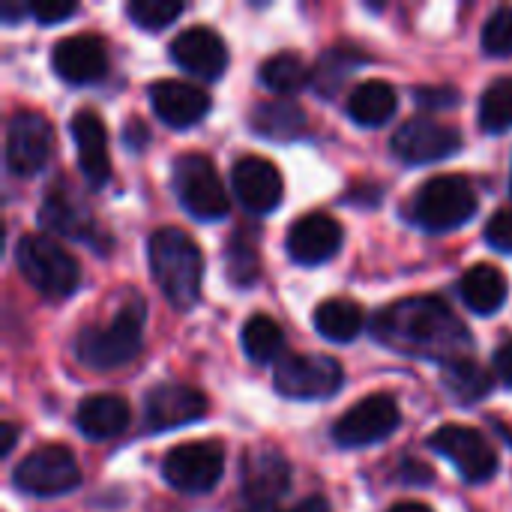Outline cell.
<instances>
[{
    "label": "cell",
    "mask_w": 512,
    "mask_h": 512,
    "mask_svg": "<svg viewBox=\"0 0 512 512\" xmlns=\"http://www.w3.org/2000/svg\"><path fill=\"white\" fill-rule=\"evenodd\" d=\"M372 333L399 354L438 360L441 366L462 360L471 351L468 327L438 297H411L381 309L372 321Z\"/></svg>",
    "instance_id": "6da1fadb"
},
{
    "label": "cell",
    "mask_w": 512,
    "mask_h": 512,
    "mask_svg": "<svg viewBox=\"0 0 512 512\" xmlns=\"http://www.w3.org/2000/svg\"><path fill=\"white\" fill-rule=\"evenodd\" d=\"M147 258L162 297L177 312L192 309L201 297L204 279L201 246L183 228H159L147 243Z\"/></svg>",
    "instance_id": "7a4b0ae2"
},
{
    "label": "cell",
    "mask_w": 512,
    "mask_h": 512,
    "mask_svg": "<svg viewBox=\"0 0 512 512\" xmlns=\"http://www.w3.org/2000/svg\"><path fill=\"white\" fill-rule=\"evenodd\" d=\"M144 300L129 294L117 315L102 327H84L75 339V357L81 366L96 372H111L129 366L144 348Z\"/></svg>",
    "instance_id": "3957f363"
},
{
    "label": "cell",
    "mask_w": 512,
    "mask_h": 512,
    "mask_svg": "<svg viewBox=\"0 0 512 512\" xmlns=\"http://www.w3.org/2000/svg\"><path fill=\"white\" fill-rule=\"evenodd\" d=\"M15 264L21 276L51 300L75 294L81 282V267L72 258V252L45 234H24L15 246Z\"/></svg>",
    "instance_id": "277c9868"
},
{
    "label": "cell",
    "mask_w": 512,
    "mask_h": 512,
    "mask_svg": "<svg viewBox=\"0 0 512 512\" xmlns=\"http://www.w3.org/2000/svg\"><path fill=\"white\" fill-rule=\"evenodd\" d=\"M408 213L426 231H456L477 213V189L459 174L432 177L417 189Z\"/></svg>",
    "instance_id": "5b68a950"
},
{
    "label": "cell",
    "mask_w": 512,
    "mask_h": 512,
    "mask_svg": "<svg viewBox=\"0 0 512 512\" xmlns=\"http://www.w3.org/2000/svg\"><path fill=\"white\" fill-rule=\"evenodd\" d=\"M345 369L327 354H288L276 363L273 384L288 399H330L342 390Z\"/></svg>",
    "instance_id": "8992f818"
},
{
    "label": "cell",
    "mask_w": 512,
    "mask_h": 512,
    "mask_svg": "<svg viewBox=\"0 0 512 512\" xmlns=\"http://www.w3.org/2000/svg\"><path fill=\"white\" fill-rule=\"evenodd\" d=\"M174 192L198 219H222L228 213V192L204 153H183L174 162Z\"/></svg>",
    "instance_id": "52a82bcc"
},
{
    "label": "cell",
    "mask_w": 512,
    "mask_h": 512,
    "mask_svg": "<svg viewBox=\"0 0 512 512\" xmlns=\"http://www.w3.org/2000/svg\"><path fill=\"white\" fill-rule=\"evenodd\" d=\"M15 486L36 498H57L81 483V468L69 447L48 444L33 450L15 465Z\"/></svg>",
    "instance_id": "ba28073f"
},
{
    "label": "cell",
    "mask_w": 512,
    "mask_h": 512,
    "mask_svg": "<svg viewBox=\"0 0 512 512\" xmlns=\"http://www.w3.org/2000/svg\"><path fill=\"white\" fill-rule=\"evenodd\" d=\"M402 423L399 402L390 393H372L351 405L333 426V441L339 447H369L390 438Z\"/></svg>",
    "instance_id": "9c48e42d"
},
{
    "label": "cell",
    "mask_w": 512,
    "mask_h": 512,
    "mask_svg": "<svg viewBox=\"0 0 512 512\" xmlns=\"http://www.w3.org/2000/svg\"><path fill=\"white\" fill-rule=\"evenodd\" d=\"M222 471H225V450L216 441L180 444L168 450L162 459V477L168 480V486L189 495L210 492L222 480Z\"/></svg>",
    "instance_id": "30bf717a"
},
{
    "label": "cell",
    "mask_w": 512,
    "mask_h": 512,
    "mask_svg": "<svg viewBox=\"0 0 512 512\" xmlns=\"http://www.w3.org/2000/svg\"><path fill=\"white\" fill-rule=\"evenodd\" d=\"M429 447L450 459L468 483H486L498 474V453L474 426L447 423L429 438Z\"/></svg>",
    "instance_id": "8fae6325"
},
{
    "label": "cell",
    "mask_w": 512,
    "mask_h": 512,
    "mask_svg": "<svg viewBox=\"0 0 512 512\" xmlns=\"http://www.w3.org/2000/svg\"><path fill=\"white\" fill-rule=\"evenodd\" d=\"M54 153V126L39 111H18L6 126V168L15 177H30Z\"/></svg>",
    "instance_id": "7c38bea8"
},
{
    "label": "cell",
    "mask_w": 512,
    "mask_h": 512,
    "mask_svg": "<svg viewBox=\"0 0 512 512\" xmlns=\"http://www.w3.org/2000/svg\"><path fill=\"white\" fill-rule=\"evenodd\" d=\"M462 147V135L456 126L432 120V117H414L402 123L393 135V153L408 165H426L441 162L453 156Z\"/></svg>",
    "instance_id": "4fadbf2b"
},
{
    "label": "cell",
    "mask_w": 512,
    "mask_h": 512,
    "mask_svg": "<svg viewBox=\"0 0 512 512\" xmlns=\"http://www.w3.org/2000/svg\"><path fill=\"white\" fill-rule=\"evenodd\" d=\"M39 222L54 231V234H63V237H75V240H84V243H105L108 234L99 231V222L96 216L90 213V207L75 195L72 186H66V180H57L42 207H39Z\"/></svg>",
    "instance_id": "5bb4252c"
},
{
    "label": "cell",
    "mask_w": 512,
    "mask_h": 512,
    "mask_svg": "<svg viewBox=\"0 0 512 512\" xmlns=\"http://www.w3.org/2000/svg\"><path fill=\"white\" fill-rule=\"evenodd\" d=\"M207 414V396L192 384H156L144 396V426L150 432H168L195 423Z\"/></svg>",
    "instance_id": "9a60e30c"
},
{
    "label": "cell",
    "mask_w": 512,
    "mask_h": 512,
    "mask_svg": "<svg viewBox=\"0 0 512 512\" xmlns=\"http://www.w3.org/2000/svg\"><path fill=\"white\" fill-rule=\"evenodd\" d=\"M231 183H234L237 201L249 213H258V216L273 213L282 204V195H285V180H282L279 168L264 156L237 159L234 171H231Z\"/></svg>",
    "instance_id": "2e32d148"
},
{
    "label": "cell",
    "mask_w": 512,
    "mask_h": 512,
    "mask_svg": "<svg viewBox=\"0 0 512 512\" xmlns=\"http://www.w3.org/2000/svg\"><path fill=\"white\" fill-rule=\"evenodd\" d=\"M54 72L69 84H93L108 72V48L105 39L93 33H75L54 45L51 51Z\"/></svg>",
    "instance_id": "e0dca14e"
},
{
    "label": "cell",
    "mask_w": 512,
    "mask_h": 512,
    "mask_svg": "<svg viewBox=\"0 0 512 512\" xmlns=\"http://www.w3.org/2000/svg\"><path fill=\"white\" fill-rule=\"evenodd\" d=\"M285 246L288 255L303 267L324 264L342 249V225L327 213H306L288 228Z\"/></svg>",
    "instance_id": "ac0fdd59"
},
{
    "label": "cell",
    "mask_w": 512,
    "mask_h": 512,
    "mask_svg": "<svg viewBox=\"0 0 512 512\" xmlns=\"http://www.w3.org/2000/svg\"><path fill=\"white\" fill-rule=\"evenodd\" d=\"M291 489V465L276 447H255L243 462V498L249 504H276Z\"/></svg>",
    "instance_id": "d6986e66"
},
{
    "label": "cell",
    "mask_w": 512,
    "mask_h": 512,
    "mask_svg": "<svg viewBox=\"0 0 512 512\" xmlns=\"http://www.w3.org/2000/svg\"><path fill=\"white\" fill-rule=\"evenodd\" d=\"M69 132L78 150V168L84 174V180L99 189L108 183L111 177V156H108V129L102 123V117L96 111L81 108L72 120H69Z\"/></svg>",
    "instance_id": "ffe728a7"
},
{
    "label": "cell",
    "mask_w": 512,
    "mask_h": 512,
    "mask_svg": "<svg viewBox=\"0 0 512 512\" xmlns=\"http://www.w3.org/2000/svg\"><path fill=\"white\" fill-rule=\"evenodd\" d=\"M171 57L180 69L198 75V78H219L228 66V48L222 36L210 27H189L174 36Z\"/></svg>",
    "instance_id": "44dd1931"
},
{
    "label": "cell",
    "mask_w": 512,
    "mask_h": 512,
    "mask_svg": "<svg viewBox=\"0 0 512 512\" xmlns=\"http://www.w3.org/2000/svg\"><path fill=\"white\" fill-rule=\"evenodd\" d=\"M150 105L162 123H168L174 129H186V126H195L207 117L210 96L204 90L186 84V81L162 78L150 87Z\"/></svg>",
    "instance_id": "7402d4cb"
},
{
    "label": "cell",
    "mask_w": 512,
    "mask_h": 512,
    "mask_svg": "<svg viewBox=\"0 0 512 512\" xmlns=\"http://www.w3.org/2000/svg\"><path fill=\"white\" fill-rule=\"evenodd\" d=\"M75 426L84 438L90 441H108L117 438L129 426V405L126 399L114 393L90 396L78 405L75 411Z\"/></svg>",
    "instance_id": "603a6c76"
},
{
    "label": "cell",
    "mask_w": 512,
    "mask_h": 512,
    "mask_svg": "<svg viewBox=\"0 0 512 512\" xmlns=\"http://www.w3.org/2000/svg\"><path fill=\"white\" fill-rule=\"evenodd\" d=\"M252 129L270 141H294L309 132V117L294 99L279 96V99H267L255 105Z\"/></svg>",
    "instance_id": "cb8c5ba5"
},
{
    "label": "cell",
    "mask_w": 512,
    "mask_h": 512,
    "mask_svg": "<svg viewBox=\"0 0 512 512\" xmlns=\"http://www.w3.org/2000/svg\"><path fill=\"white\" fill-rule=\"evenodd\" d=\"M459 294L477 315H495L507 303V279L495 264H474L465 270Z\"/></svg>",
    "instance_id": "d4e9b609"
},
{
    "label": "cell",
    "mask_w": 512,
    "mask_h": 512,
    "mask_svg": "<svg viewBox=\"0 0 512 512\" xmlns=\"http://www.w3.org/2000/svg\"><path fill=\"white\" fill-rule=\"evenodd\" d=\"M396 90L387 81L369 78L363 84L354 87V93L348 96V114L354 123L360 126H381L396 114Z\"/></svg>",
    "instance_id": "484cf974"
},
{
    "label": "cell",
    "mask_w": 512,
    "mask_h": 512,
    "mask_svg": "<svg viewBox=\"0 0 512 512\" xmlns=\"http://www.w3.org/2000/svg\"><path fill=\"white\" fill-rule=\"evenodd\" d=\"M441 381H444L447 393L462 405H474V402L486 399L492 393V387H495L492 375L480 363H474L468 357L441 366Z\"/></svg>",
    "instance_id": "4316f807"
},
{
    "label": "cell",
    "mask_w": 512,
    "mask_h": 512,
    "mask_svg": "<svg viewBox=\"0 0 512 512\" xmlns=\"http://www.w3.org/2000/svg\"><path fill=\"white\" fill-rule=\"evenodd\" d=\"M315 330L330 339V342H351L360 336L366 318H363V309L354 303V300H327L315 309Z\"/></svg>",
    "instance_id": "83f0119b"
},
{
    "label": "cell",
    "mask_w": 512,
    "mask_h": 512,
    "mask_svg": "<svg viewBox=\"0 0 512 512\" xmlns=\"http://www.w3.org/2000/svg\"><path fill=\"white\" fill-rule=\"evenodd\" d=\"M261 84L273 93H282V96H291L297 90H303L309 81H312V69L306 66V60L294 51H276L270 54L261 69Z\"/></svg>",
    "instance_id": "f1b7e54d"
},
{
    "label": "cell",
    "mask_w": 512,
    "mask_h": 512,
    "mask_svg": "<svg viewBox=\"0 0 512 512\" xmlns=\"http://www.w3.org/2000/svg\"><path fill=\"white\" fill-rule=\"evenodd\" d=\"M240 342L252 363H273L285 348V333L270 315H252L243 324Z\"/></svg>",
    "instance_id": "f546056e"
},
{
    "label": "cell",
    "mask_w": 512,
    "mask_h": 512,
    "mask_svg": "<svg viewBox=\"0 0 512 512\" xmlns=\"http://www.w3.org/2000/svg\"><path fill=\"white\" fill-rule=\"evenodd\" d=\"M225 273H228L231 285H237V288H249V285H255L261 279V255H258V246L249 237L234 234L228 240Z\"/></svg>",
    "instance_id": "4dcf8cb0"
},
{
    "label": "cell",
    "mask_w": 512,
    "mask_h": 512,
    "mask_svg": "<svg viewBox=\"0 0 512 512\" xmlns=\"http://www.w3.org/2000/svg\"><path fill=\"white\" fill-rule=\"evenodd\" d=\"M480 126L501 135L512 126V78H498L480 99Z\"/></svg>",
    "instance_id": "1f68e13d"
},
{
    "label": "cell",
    "mask_w": 512,
    "mask_h": 512,
    "mask_svg": "<svg viewBox=\"0 0 512 512\" xmlns=\"http://www.w3.org/2000/svg\"><path fill=\"white\" fill-rule=\"evenodd\" d=\"M354 63H357V57L345 54L342 48L327 51V54L321 57V63L312 69V84H315V90H318L321 96H333V93L342 87V81L351 75Z\"/></svg>",
    "instance_id": "d6a6232c"
},
{
    "label": "cell",
    "mask_w": 512,
    "mask_h": 512,
    "mask_svg": "<svg viewBox=\"0 0 512 512\" xmlns=\"http://www.w3.org/2000/svg\"><path fill=\"white\" fill-rule=\"evenodd\" d=\"M126 15L144 30H162L177 15H183V3H177V0H132V3H126Z\"/></svg>",
    "instance_id": "836d02e7"
},
{
    "label": "cell",
    "mask_w": 512,
    "mask_h": 512,
    "mask_svg": "<svg viewBox=\"0 0 512 512\" xmlns=\"http://www.w3.org/2000/svg\"><path fill=\"white\" fill-rule=\"evenodd\" d=\"M483 51L492 57L512 54V6L498 9L483 27Z\"/></svg>",
    "instance_id": "e575fe53"
},
{
    "label": "cell",
    "mask_w": 512,
    "mask_h": 512,
    "mask_svg": "<svg viewBox=\"0 0 512 512\" xmlns=\"http://www.w3.org/2000/svg\"><path fill=\"white\" fill-rule=\"evenodd\" d=\"M30 6V15L39 21V24H57L69 15L78 12V3L75 0H33L27 3Z\"/></svg>",
    "instance_id": "d590c367"
},
{
    "label": "cell",
    "mask_w": 512,
    "mask_h": 512,
    "mask_svg": "<svg viewBox=\"0 0 512 512\" xmlns=\"http://www.w3.org/2000/svg\"><path fill=\"white\" fill-rule=\"evenodd\" d=\"M486 240L498 252H512V210H498L486 222Z\"/></svg>",
    "instance_id": "8d00e7d4"
},
{
    "label": "cell",
    "mask_w": 512,
    "mask_h": 512,
    "mask_svg": "<svg viewBox=\"0 0 512 512\" xmlns=\"http://www.w3.org/2000/svg\"><path fill=\"white\" fill-rule=\"evenodd\" d=\"M417 105L441 111V108H453L459 105V90L456 87H420L417 90Z\"/></svg>",
    "instance_id": "74e56055"
},
{
    "label": "cell",
    "mask_w": 512,
    "mask_h": 512,
    "mask_svg": "<svg viewBox=\"0 0 512 512\" xmlns=\"http://www.w3.org/2000/svg\"><path fill=\"white\" fill-rule=\"evenodd\" d=\"M495 372H498L501 384L512 390V339L495 351Z\"/></svg>",
    "instance_id": "f35d334b"
},
{
    "label": "cell",
    "mask_w": 512,
    "mask_h": 512,
    "mask_svg": "<svg viewBox=\"0 0 512 512\" xmlns=\"http://www.w3.org/2000/svg\"><path fill=\"white\" fill-rule=\"evenodd\" d=\"M291 512H333L330 510V504H327V498H321V495H312V498H303L297 507Z\"/></svg>",
    "instance_id": "ab89813d"
},
{
    "label": "cell",
    "mask_w": 512,
    "mask_h": 512,
    "mask_svg": "<svg viewBox=\"0 0 512 512\" xmlns=\"http://www.w3.org/2000/svg\"><path fill=\"white\" fill-rule=\"evenodd\" d=\"M126 141H129V147H141V141H147V129H144V123H141L138 117H132V120H129Z\"/></svg>",
    "instance_id": "60d3db41"
},
{
    "label": "cell",
    "mask_w": 512,
    "mask_h": 512,
    "mask_svg": "<svg viewBox=\"0 0 512 512\" xmlns=\"http://www.w3.org/2000/svg\"><path fill=\"white\" fill-rule=\"evenodd\" d=\"M0 438H3L0 456H9V453L15 450V441H18V429H15L12 423H3V426H0Z\"/></svg>",
    "instance_id": "b9f144b4"
},
{
    "label": "cell",
    "mask_w": 512,
    "mask_h": 512,
    "mask_svg": "<svg viewBox=\"0 0 512 512\" xmlns=\"http://www.w3.org/2000/svg\"><path fill=\"white\" fill-rule=\"evenodd\" d=\"M24 12H30V6L15 3V0H6V3H3V21H6V24H12V21H15V18H21Z\"/></svg>",
    "instance_id": "7bdbcfd3"
},
{
    "label": "cell",
    "mask_w": 512,
    "mask_h": 512,
    "mask_svg": "<svg viewBox=\"0 0 512 512\" xmlns=\"http://www.w3.org/2000/svg\"><path fill=\"white\" fill-rule=\"evenodd\" d=\"M390 512H432L426 504H420V501H402V504H393Z\"/></svg>",
    "instance_id": "ee69618b"
},
{
    "label": "cell",
    "mask_w": 512,
    "mask_h": 512,
    "mask_svg": "<svg viewBox=\"0 0 512 512\" xmlns=\"http://www.w3.org/2000/svg\"><path fill=\"white\" fill-rule=\"evenodd\" d=\"M237 512H282L276 504H249L246 501V507H240Z\"/></svg>",
    "instance_id": "f6af8a7d"
},
{
    "label": "cell",
    "mask_w": 512,
    "mask_h": 512,
    "mask_svg": "<svg viewBox=\"0 0 512 512\" xmlns=\"http://www.w3.org/2000/svg\"><path fill=\"white\" fill-rule=\"evenodd\" d=\"M510 186H512V183H510Z\"/></svg>",
    "instance_id": "bcb514c9"
}]
</instances>
